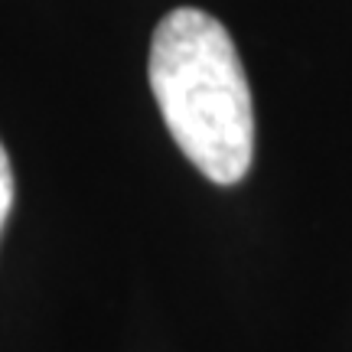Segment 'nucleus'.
<instances>
[{"label": "nucleus", "instance_id": "f257e3e1", "mask_svg": "<svg viewBox=\"0 0 352 352\" xmlns=\"http://www.w3.org/2000/svg\"><path fill=\"white\" fill-rule=\"evenodd\" d=\"M147 76L189 164L219 186L239 183L254 157V108L226 26L196 7L166 13L153 30Z\"/></svg>", "mask_w": 352, "mask_h": 352}, {"label": "nucleus", "instance_id": "f03ea898", "mask_svg": "<svg viewBox=\"0 0 352 352\" xmlns=\"http://www.w3.org/2000/svg\"><path fill=\"white\" fill-rule=\"evenodd\" d=\"M13 206V170H10V157L0 144V232L7 226V215Z\"/></svg>", "mask_w": 352, "mask_h": 352}]
</instances>
